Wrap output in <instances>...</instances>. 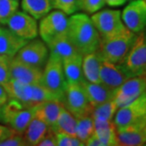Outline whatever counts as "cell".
<instances>
[{
	"label": "cell",
	"instance_id": "obj_10",
	"mask_svg": "<svg viewBox=\"0 0 146 146\" xmlns=\"http://www.w3.org/2000/svg\"><path fill=\"white\" fill-rule=\"evenodd\" d=\"M124 25L130 31L138 34L146 29V1L132 0L121 13Z\"/></svg>",
	"mask_w": 146,
	"mask_h": 146
},
{
	"label": "cell",
	"instance_id": "obj_5",
	"mask_svg": "<svg viewBox=\"0 0 146 146\" xmlns=\"http://www.w3.org/2000/svg\"><path fill=\"white\" fill-rule=\"evenodd\" d=\"M113 123L115 128L146 124V91L130 104L119 108Z\"/></svg>",
	"mask_w": 146,
	"mask_h": 146
},
{
	"label": "cell",
	"instance_id": "obj_16",
	"mask_svg": "<svg viewBox=\"0 0 146 146\" xmlns=\"http://www.w3.org/2000/svg\"><path fill=\"white\" fill-rule=\"evenodd\" d=\"M89 103L93 107L114 99L116 89H110L102 83H93L84 80L81 84Z\"/></svg>",
	"mask_w": 146,
	"mask_h": 146
},
{
	"label": "cell",
	"instance_id": "obj_34",
	"mask_svg": "<svg viewBox=\"0 0 146 146\" xmlns=\"http://www.w3.org/2000/svg\"><path fill=\"white\" fill-rule=\"evenodd\" d=\"M57 145L58 146H84L85 145L77 136L68 135L65 132L56 133Z\"/></svg>",
	"mask_w": 146,
	"mask_h": 146
},
{
	"label": "cell",
	"instance_id": "obj_8",
	"mask_svg": "<svg viewBox=\"0 0 146 146\" xmlns=\"http://www.w3.org/2000/svg\"><path fill=\"white\" fill-rule=\"evenodd\" d=\"M63 106L76 118L92 115L93 106L89 103L81 84H67Z\"/></svg>",
	"mask_w": 146,
	"mask_h": 146
},
{
	"label": "cell",
	"instance_id": "obj_13",
	"mask_svg": "<svg viewBox=\"0 0 146 146\" xmlns=\"http://www.w3.org/2000/svg\"><path fill=\"white\" fill-rule=\"evenodd\" d=\"M42 69L22 62L13 57L10 63V78L16 79L22 82L35 84H41Z\"/></svg>",
	"mask_w": 146,
	"mask_h": 146
},
{
	"label": "cell",
	"instance_id": "obj_44",
	"mask_svg": "<svg viewBox=\"0 0 146 146\" xmlns=\"http://www.w3.org/2000/svg\"><path fill=\"white\" fill-rule=\"evenodd\" d=\"M145 1H146V0H145Z\"/></svg>",
	"mask_w": 146,
	"mask_h": 146
},
{
	"label": "cell",
	"instance_id": "obj_35",
	"mask_svg": "<svg viewBox=\"0 0 146 146\" xmlns=\"http://www.w3.org/2000/svg\"><path fill=\"white\" fill-rule=\"evenodd\" d=\"M5 54H0V84L7 83L10 78V63L11 58Z\"/></svg>",
	"mask_w": 146,
	"mask_h": 146
},
{
	"label": "cell",
	"instance_id": "obj_29",
	"mask_svg": "<svg viewBox=\"0 0 146 146\" xmlns=\"http://www.w3.org/2000/svg\"><path fill=\"white\" fill-rule=\"evenodd\" d=\"M95 132L94 119L92 115L76 118V136L85 145V142Z\"/></svg>",
	"mask_w": 146,
	"mask_h": 146
},
{
	"label": "cell",
	"instance_id": "obj_38",
	"mask_svg": "<svg viewBox=\"0 0 146 146\" xmlns=\"http://www.w3.org/2000/svg\"><path fill=\"white\" fill-rule=\"evenodd\" d=\"M15 131L11 128L10 127L0 124V142L4 141L5 139L11 136Z\"/></svg>",
	"mask_w": 146,
	"mask_h": 146
},
{
	"label": "cell",
	"instance_id": "obj_1",
	"mask_svg": "<svg viewBox=\"0 0 146 146\" xmlns=\"http://www.w3.org/2000/svg\"><path fill=\"white\" fill-rule=\"evenodd\" d=\"M67 35L77 52L82 55L97 51L99 47V33L91 18L85 14H72L68 21Z\"/></svg>",
	"mask_w": 146,
	"mask_h": 146
},
{
	"label": "cell",
	"instance_id": "obj_23",
	"mask_svg": "<svg viewBox=\"0 0 146 146\" xmlns=\"http://www.w3.org/2000/svg\"><path fill=\"white\" fill-rule=\"evenodd\" d=\"M35 118V108H23L15 112L7 121V124L16 133L23 135L31 121Z\"/></svg>",
	"mask_w": 146,
	"mask_h": 146
},
{
	"label": "cell",
	"instance_id": "obj_14",
	"mask_svg": "<svg viewBox=\"0 0 146 146\" xmlns=\"http://www.w3.org/2000/svg\"><path fill=\"white\" fill-rule=\"evenodd\" d=\"M131 78L121 64L102 60L100 67V80L110 89H117Z\"/></svg>",
	"mask_w": 146,
	"mask_h": 146
},
{
	"label": "cell",
	"instance_id": "obj_12",
	"mask_svg": "<svg viewBox=\"0 0 146 146\" xmlns=\"http://www.w3.org/2000/svg\"><path fill=\"white\" fill-rule=\"evenodd\" d=\"M8 29L22 38L30 41L38 35V26L36 19L25 11L17 10L7 23Z\"/></svg>",
	"mask_w": 146,
	"mask_h": 146
},
{
	"label": "cell",
	"instance_id": "obj_2",
	"mask_svg": "<svg viewBox=\"0 0 146 146\" xmlns=\"http://www.w3.org/2000/svg\"><path fill=\"white\" fill-rule=\"evenodd\" d=\"M137 34L126 29L114 36L101 38L97 50L102 60L121 63L136 41Z\"/></svg>",
	"mask_w": 146,
	"mask_h": 146
},
{
	"label": "cell",
	"instance_id": "obj_4",
	"mask_svg": "<svg viewBox=\"0 0 146 146\" xmlns=\"http://www.w3.org/2000/svg\"><path fill=\"white\" fill-rule=\"evenodd\" d=\"M41 84L63 103L68 83L63 73V63L60 60L49 57L42 70Z\"/></svg>",
	"mask_w": 146,
	"mask_h": 146
},
{
	"label": "cell",
	"instance_id": "obj_15",
	"mask_svg": "<svg viewBox=\"0 0 146 146\" xmlns=\"http://www.w3.org/2000/svg\"><path fill=\"white\" fill-rule=\"evenodd\" d=\"M118 145L140 146L146 144V124L116 128Z\"/></svg>",
	"mask_w": 146,
	"mask_h": 146
},
{
	"label": "cell",
	"instance_id": "obj_32",
	"mask_svg": "<svg viewBox=\"0 0 146 146\" xmlns=\"http://www.w3.org/2000/svg\"><path fill=\"white\" fill-rule=\"evenodd\" d=\"M53 6L66 15H72L79 10V0H53Z\"/></svg>",
	"mask_w": 146,
	"mask_h": 146
},
{
	"label": "cell",
	"instance_id": "obj_18",
	"mask_svg": "<svg viewBox=\"0 0 146 146\" xmlns=\"http://www.w3.org/2000/svg\"><path fill=\"white\" fill-rule=\"evenodd\" d=\"M28 40L19 36L10 29L1 28L0 29V54L14 57L24 46Z\"/></svg>",
	"mask_w": 146,
	"mask_h": 146
},
{
	"label": "cell",
	"instance_id": "obj_31",
	"mask_svg": "<svg viewBox=\"0 0 146 146\" xmlns=\"http://www.w3.org/2000/svg\"><path fill=\"white\" fill-rule=\"evenodd\" d=\"M18 8V0H0V23L2 25H7L11 16Z\"/></svg>",
	"mask_w": 146,
	"mask_h": 146
},
{
	"label": "cell",
	"instance_id": "obj_43",
	"mask_svg": "<svg viewBox=\"0 0 146 146\" xmlns=\"http://www.w3.org/2000/svg\"><path fill=\"white\" fill-rule=\"evenodd\" d=\"M0 29H1V28H0Z\"/></svg>",
	"mask_w": 146,
	"mask_h": 146
},
{
	"label": "cell",
	"instance_id": "obj_22",
	"mask_svg": "<svg viewBox=\"0 0 146 146\" xmlns=\"http://www.w3.org/2000/svg\"><path fill=\"white\" fill-rule=\"evenodd\" d=\"M102 61V59L98 51L83 55L82 69L85 80L93 83H101L100 67Z\"/></svg>",
	"mask_w": 146,
	"mask_h": 146
},
{
	"label": "cell",
	"instance_id": "obj_25",
	"mask_svg": "<svg viewBox=\"0 0 146 146\" xmlns=\"http://www.w3.org/2000/svg\"><path fill=\"white\" fill-rule=\"evenodd\" d=\"M21 7L25 12L36 20H41L54 8L53 0H22Z\"/></svg>",
	"mask_w": 146,
	"mask_h": 146
},
{
	"label": "cell",
	"instance_id": "obj_21",
	"mask_svg": "<svg viewBox=\"0 0 146 146\" xmlns=\"http://www.w3.org/2000/svg\"><path fill=\"white\" fill-rule=\"evenodd\" d=\"M47 46L49 49V57L60 60L62 63L64 59L80 54L69 40L67 34L58 36L53 42L47 44Z\"/></svg>",
	"mask_w": 146,
	"mask_h": 146
},
{
	"label": "cell",
	"instance_id": "obj_37",
	"mask_svg": "<svg viewBox=\"0 0 146 146\" xmlns=\"http://www.w3.org/2000/svg\"><path fill=\"white\" fill-rule=\"evenodd\" d=\"M39 146H56L57 145V139L56 133L49 127V130L45 136L38 144Z\"/></svg>",
	"mask_w": 146,
	"mask_h": 146
},
{
	"label": "cell",
	"instance_id": "obj_26",
	"mask_svg": "<svg viewBox=\"0 0 146 146\" xmlns=\"http://www.w3.org/2000/svg\"><path fill=\"white\" fill-rule=\"evenodd\" d=\"M49 127L43 121L35 117L28 126L23 136L27 145L36 146L46 134Z\"/></svg>",
	"mask_w": 146,
	"mask_h": 146
},
{
	"label": "cell",
	"instance_id": "obj_24",
	"mask_svg": "<svg viewBox=\"0 0 146 146\" xmlns=\"http://www.w3.org/2000/svg\"><path fill=\"white\" fill-rule=\"evenodd\" d=\"M95 134L98 137L102 146L118 145L116 128L113 121L94 119Z\"/></svg>",
	"mask_w": 146,
	"mask_h": 146
},
{
	"label": "cell",
	"instance_id": "obj_27",
	"mask_svg": "<svg viewBox=\"0 0 146 146\" xmlns=\"http://www.w3.org/2000/svg\"><path fill=\"white\" fill-rule=\"evenodd\" d=\"M50 129L55 133L65 132L68 135L76 136V118L63 106L58 115L55 125Z\"/></svg>",
	"mask_w": 146,
	"mask_h": 146
},
{
	"label": "cell",
	"instance_id": "obj_9",
	"mask_svg": "<svg viewBox=\"0 0 146 146\" xmlns=\"http://www.w3.org/2000/svg\"><path fill=\"white\" fill-rule=\"evenodd\" d=\"M14 57L22 62L42 69L49 58V49L42 40L34 38L27 42Z\"/></svg>",
	"mask_w": 146,
	"mask_h": 146
},
{
	"label": "cell",
	"instance_id": "obj_33",
	"mask_svg": "<svg viewBox=\"0 0 146 146\" xmlns=\"http://www.w3.org/2000/svg\"><path fill=\"white\" fill-rule=\"evenodd\" d=\"M106 4V0H79V10L93 14L102 9Z\"/></svg>",
	"mask_w": 146,
	"mask_h": 146
},
{
	"label": "cell",
	"instance_id": "obj_7",
	"mask_svg": "<svg viewBox=\"0 0 146 146\" xmlns=\"http://www.w3.org/2000/svg\"><path fill=\"white\" fill-rule=\"evenodd\" d=\"M68 21L67 16L63 11H50L41 19L38 27V33L42 41L47 45L58 36L67 34Z\"/></svg>",
	"mask_w": 146,
	"mask_h": 146
},
{
	"label": "cell",
	"instance_id": "obj_41",
	"mask_svg": "<svg viewBox=\"0 0 146 146\" xmlns=\"http://www.w3.org/2000/svg\"><path fill=\"white\" fill-rule=\"evenodd\" d=\"M0 98L4 100L8 99V97H7V92H6L5 89L3 88V86L2 84H0Z\"/></svg>",
	"mask_w": 146,
	"mask_h": 146
},
{
	"label": "cell",
	"instance_id": "obj_30",
	"mask_svg": "<svg viewBox=\"0 0 146 146\" xmlns=\"http://www.w3.org/2000/svg\"><path fill=\"white\" fill-rule=\"evenodd\" d=\"M32 105L34 107L36 105L46 101H58L57 98L42 84H32ZM59 102V101H58Z\"/></svg>",
	"mask_w": 146,
	"mask_h": 146
},
{
	"label": "cell",
	"instance_id": "obj_6",
	"mask_svg": "<svg viewBox=\"0 0 146 146\" xmlns=\"http://www.w3.org/2000/svg\"><path fill=\"white\" fill-rule=\"evenodd\" d=\"M91 21L101 38L114 36L127 29L122 21L119 10L98 11L91 16Z\"/></svg>",
	"mask_w": 146,
	"mask_h": 146
},
{
	"label": "cell",
	"instance_id": "obj_20",
	"mask_svg": "<svg viewBox=\"0 0 146 146\" xmlns=\"http://www.w3.org/2000/svg\"><path fill=\"white\" fill-rule=\"evenodd\" d=\"M83 55L76 54L63 61V73L67 83L81 84L85 80L82 69Z\"/></svg>",
	"mask_w": 146,
	"mask_h": 146
},
{
	"label": "cell",
	"instance_id": "obj_3",
	"mask_svg": "<svg viewBox=\"0 0 146 146\" xmlns=\"http://www.w3.org/2000/svg\"><path fill=\"white\" fill-rule=\"evenodd\" d=\"M131 77L146 76V29L137 34L136 41L121 63Z\"/></svg>",
	"mask_w": 146,
	"mask_h": 146
},
{
	"label": "cell",
	"instance_id": "obj_39",
	"mask_svg": "<svg viewBox=\"0 0 146 146\" xmlns=\"http://www.w3.org/2000/svg\"><path fill=\"white\" fill-rule=\"evenodd\" d=\"M85 145L87 146H102V143L98 139V137L97 136V135L94 132L92 136L89 137V139L87 140V141L85 142Z\"/></svg>",
	"mask_w": 146,
	"mask_h": 146
},
{
	"label": "cell",
	"instance_id": "obj_40",
	"mask_svg": "<svg viewBox=\"0 0 146 146\" xmlns=\"http://www.w3.org/2000/svg\"><path fill=\"white\" fill-rule=\"evenodd\" d=\"M127 0H106V3L110 7H119L123 5Z\"/></svg>",
	"mask_w": 146,
	"mask_h": 146
},
{
	"label": "cell",
	"instance_id": "obj_11",
	"mask_svg": "<svg viewBox=\"0 0 146 146\" xmlns=\"http://www.w3.org/2000/svg\"><path fill=\"white\" fill-rule=\"evenodd\" d=\"M146 91V76L127 80L116 89L114 100L119 108L130 104Z\"/></svg>",
	"mask_w": 146,
	"mask_h": 146
},
{
	"label": "cell",
	"instance_id": "obj_17",
	"mask_svg": "<svg viewBox=\"0 0 146 146\" xmlns=\"http://www.w3.org/2000/svg\"><path fill=\"white\" fill-rule=\"evenodd\" d=\"M8 98L17 100L25 108L33 107L32 105V84L22 82L16 79H11L3 84Z\"/></svg>",
	"mask_w": 146,
	"mask_h": 146
},
{
	"label": "cell",
	"instance_id": "obj_42",
	"mask_svg": "<svg viewBox=\"0 0 146 146\" xmlns=\"http://www.w3.org/2000/svg\"><path fill=\"white\" fill-rule=\"evenodd\" d=\"M7 100H4V99H1L0 98V117H1V111H2V109H3V106H4L6 102H7Z\"/></svg>",
	"mask_w": 146,
	"mask_h": 146
},
{
	"label": "cell",
	"instance_id": "obj_28",
	"mask_svg": "<svg viewBox=\"0 0 146 146\" xmlns=\"http://www.w3.org/2000/svg\"><path fill=\"white\" fill-rule=\"evenodd\" d=\"M118 109L119 107L115 100H110L108 102H106L104 103L94 107L91 115L95 120L113 121Z\"/></svg>",
	"mask_w": 146,
	"mask_h": 146
},
{
	"label": "cell",
	"instance_id": "obj_36",
	"mask_svg": "<svg viewBox=\"0 0 146 146\" xmlns=\"http://www.w3.org/2000/svg\"><path fill=\"white\" fill-rule=\"evenodd\" d=\"M27 143L25 141L23 135L14 132L8 138L0 142V146H26Z\"/></svg>",
	"mask_w": 146,
	"mask_h": 146
},
{
	"label": "cell",
	"instance_id": "obj_19",
	"mask_svg": "<svg viewBox=\"0 0 146 146\" xmlns=\"http://www.w3.org/2000/svg\"><path fill=\"white\" fill-rule=\"evenodd\" d=\"M63 106V103L58 101L44 102L34 106L35 117L43 121L50 128H53Z\"/></svg>",
	"mask_w": 146,
	"mask_h": 146
}]
</instances>
